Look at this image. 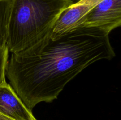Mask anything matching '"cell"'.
Instances as JSON below:
<instances>
[{"label": "cell", "mask_w": 121, "mask_h": 120, "mask_svg": "<svg viewBox=\"0 0 121 120\" xmlns=\"http://www.w3.org/2000/svg\"><path fill=\"white\" fill-rule=\"evenodd\" d=\"M50 34L29 49L12 54L7 63L9 85L31 111L40 102L57 99L90 65L115 56L109 34L100 28L78 25L55 38Z\"/></svg>", "instance_id": "6da1fadb"}, {"label": "cell", "mask_w": 121, "mask_h": 120, "mask_svg": "<svg viewBox=\"0 0 121 120\" xmlns=\"http://www.w3.org/2000/svg\"><path fill=\"white\" fill-rule=\"evenodd\" d=\"M72 0H13L7 47L18 54L51 34L54 24Z\"/></svg>", "instance_id": "7a4b0ae2"}, {"label": "cell", "mask_w": 121, "mask_h": 120, "mask_svg": "<svg viewBox=\"0 0 121 120\" xmlns=\"http://www.w3.org/2000/svg\"><path fill=\"white\" fill-rule=\"evenodd\" d=\"M121 25V0H102L80 20L77 26L97 27L109 34Z\"/></svg>", "instance_id": "3957f363"}, {"label": "cell", "mask_w": 121, "mask_h": 120, "mask_svg": "<svg viewBox=\"0 0 121 120\" xmlns=\"http://www.w3.org/2000/svg\"><path fill=\"white\" fill-rule=\"evenodd\" d=\"M102 0H80L73 3L61 12L50 34L55 38L76 27L80 20Z\"/></svg>", "instance_id": "277c9868"}, {"label": "cell", "mask_w": 121, "mask_h": 120, "mask_svg": "<svg viewBox=\"0 0 121 120\" xmlns=\"http://www.w3.org/2000/svg\"><path fill=\"white\" fill-rule=\"evenodd\" d=\"M0 114L14 120H36L6 81L0 85Z\"/></svg>", "instance_id": "5b68a950"}, {"label": "cell", "mask_w": 121, "mask_h": 120, "mask_svg": "<svg viewBox=\"0 0 121 120\" xmlns=\"http://www.w3.org/2000/svg\"><path fill=\"white\" fill-rule=\"evenodd\" d=\"M12 1L0 0V47L7 45Z\"/></svg>", "instance_id": "8992f818"}, {"label": "cell", "mask_w": 121, "mask_h": 120, "mask_svg": "<svg viewBox=\"0 0 121 120\" xmlns=\"http://www.w3.org/2000/svg\"><path fill=\"white\" fill-rule=\"evenodd\" d=\"M8 53L7 45L0 47V85L6 81V68L8 61Z\"/></svg>", "instance_id": "52a82bcc"}, {"label": "cell", "mask_w": 121, "mask_h": 120, "mask_svg": "<svg viewBox=\"0 0 121 120\" xmlns=\"http://www.w3.org/2000/svg\"><path fill=\"white\" fill-rule=\"evenodd\" d=\"M0 120H14L0 114Z\"/></svg>", "instance_id": "ba28073f"}, {"label": "cell", "mask_w": 121, "mask_h": 120, "mask_svg": "<svg viewBox=\"0 0 121 120\" xmlns=\"http://www.w3.org/2000/svg\"><path fill=\"white\" fill-rule=\"evenodd\" d=\"M77 1H80V0H77Z\"/></svg>", "instance_id": "9c48e42d"}]
</instances>
